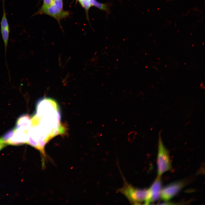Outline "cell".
<instances>
[{
    "label": "cell",
    "mask_w": 205,
    "mask_h": 205,
    "mask_svg": "<svg viewBox=\"0 0 205 205\" xmlns=\"http://www.w3.org/2000/svg\"><path fill=\"white\" fill-rule=\"evenodd\" d=\"M36 112L32 118L33 126L41 139L48 143L58 135L63 134L65 129L61 123L59 106L53 99L47 98L38 102Z\"/></svg>",
    "instance_id": "6da1fadb"
},
{
    "label": "cell",
    "mask_w": 205,
    "mask_h": 205,
    "mask_svg": "<svg viewBox=\"0 0 205 205\" xmlns=\"http://www.w3.org/2000/svg\"><path fill=\"white\" fill-rule=\"evenodd\" d=\"M119 191L124 194L134 204H139L144 202V204L150 203V194L149 189H141L136 188L128 184H125Z\"/></svg>",
    "instance_id": "7a4b0ae2"
},
{
    "label": "cell",
    "mask_w": 205,
    "mask_h": 205,
    "mask_svg": "<svg viewBox=\"0 0 205 205\" xmlns=\"http://www.w3.org/2000/svg\"><path fill=\"white\" fill-rule=\"evenodd\" d=\"M157 175L161 177L171 168V162L168 151L164 145L160 136L158 142L157 157Z\"/></svg>",
    "instance_id": "3957f363"
},
{
    "label": "cell",
    "mask_w": 205,
    "mask_h": 205,
    "mask_svg": "<svg viewBox=\"0 0 205 205\" xmlns=\"http://www.w3.org/2000/svg\"><path fill=\"white\" fill-rule=\"evenodd\" d=\"M185 185L184 181H179L166 185L162 188L160 198L165 201L169 200L179 193Z\"/></svg>",
    "instance_id": "277c9868"
},
{
    "label": "cell",
    "mask_w": 205,
    "mask_h": 205,
    "mask_svg": "<svg viewBox=\"0 0 205 205\" xmlns=\"http://www.w3.org/2000/svg\"><path fill=\"white\" fill-rule=\"evenodd\" d=\"M63 5L62 0L54 1L50 6L46 7H42L40 12L59 19L66 17L68 14V12L63 11Z\"/></svg>",
    "instance_id": "5b68a950"
},
{
    "label": "cell",
    "mask_w": 205,
    "mask_h": 205,
    "mask_svg": "<svg viewBox=\"0 0 205 205\" xmlns=\"http://www.w3.org/2000/svg\"><path fill=\"white\" fill-rule=\"evenodd\" d=\"M15 130L13 135L8 141L7 144L18 145L26 143L28 131Z\"/></svg>",
    "instance_id": "8992f818"
},
{
    "label": "cell",
    "mask_w": 205,
    "mask_h": 205,
    "mask_svg": "<svg viewBox=\"0 0 205 205\" xmlns=\"http://www.w3.org/2000/svg\"><path fill=\"white\" fill-rule=\"evenodd\" d=\"M162 188L161 177L157 176L149 188L150 194V203L158 200L160 198Z\"/></svg>",
    "instance_id": "52a82bcc"
},
{
    "label": "cell",
    "mask_w": 205,
    "mask_h": 205,
    "mask_svg": "<svg viewBox=\"0 0 205 205\" xmlns=\"http://www.w3.org/2000/svg\"><path fill=\"white\" fill-rule=\"evenodd\" d=\"M31 118L28 114L21 115L17 120L15 129L28 131L31 125Z\"/></svg>",
    "instance_id": "ba28073f"
},
{
    "label": "cell",
    "mask_w": 205,
    "mask_h": 205,
    "mask_svg": "<svg viewBox=\"0 0 205 205\" xmlns=\"http://www.w3.org/2000/svg\"><path fill=\"white\" fill-rule=\"evenodd\" d=\"M1 32L4 44L5 60L9 37V28H1Z\"/></svg>",
    "instance_id": "9c48e42d"
},
{
    "label": "cell",
    "mask_w": 205,
    "mask_h": 205,
    "mask_svg": "<svg viewBox=\"0 0 205 205\" xmlns=\"http://www.w3.org/2000/svg\"><path fill=\"white\" fill-rule=\"evenodd\" d=\"M3 2V14L1 22V28H9V26L6 17V13Z\"/></svg>",
    "instance_id": "30bf717a"
},
{
    "label": "cell",
    "mask_w": 205,
    "mask_h": 205,
    "mask_svg": "<svg viewBox=\"0 0 205 205\" xmlns=\"http://www.w3.org/2000/svg\"><path fill=\"white\" fill-rule=\"evenodd\" d=\"M15 131V128L11 129L7 131L3 136L1 138L4 143L7 144V143L13 135Z\"/></svg>",
    "instance_id": "8fae6325"
},
{
    "label": "cell",
    "mask_w": 205,
    "mask_h": 205,
    "mask_svg": "<svg viewBox=\"0 0 205 205\" xmlns=\"http://www.w3.org/2000/svg\"><path fill=\"white\" fill-rule=\"evenodd\" d=\"M82 6L86 10L94 5V0H78Z\"/></svg>",
    "instance_id": "7c38bea8"
},
{
    "label": "cell",
    "mask_w": 205,
    "mask_h": 205,
    "mask_svg": "<svg viewBox=\"0 0 205 205\" xmlns=\"http://www.w3.org/2000/svg\"><path fill=\"white\" fill-rule=\"evenodd\" d=\"M53 0H44L43 4L42 7H46L51 5L53 3Z\"/></svg>",
    "instance_id": "4fadbf2b"
},
{
    "label": "cell",
    "mask_w": 205,
    "mask_h": 205,
    "mask_svg": "<svg viewBox=\"0 0 205 205\" xmlns=\"http://www.w3.org/2000/svg\"><path fill=\"white\" fill-rule=\"evenodd\" d=\"M7 145L4 143L0 144V151L5 147Z\"/></svg>",
    "instance_id": "5bb4252c"
},
{
    "label": "cell",
    "mask_w": 205,
    "mask_h": 205,
    "mask_svg": "<svg viewBox=\"0 0 205 205\" xmlns=\"http://www.w3.org/2000/svg\"><path fill=\"white\" fill-rule=\"evenodd\" d=\"M3 143H4L3 142L1 138H0V144Z\"/></svg>",
    "instance_id": "9a60e30c"
},
{
    "label": "cell",
    "mask_w": 205,
    "mask_h": 205,
    "mask_svg": "<svg viewBox=\"0 0 205 205\" xmlns=\"http://www.w3.org/2000/svg\"><path fill=\"white\" fill-rule=\"evenodd\" d=\"M59 0H53V1H59Z\"/></svg>",
    "instance_id": "2e32d148"
}]
</instances>
